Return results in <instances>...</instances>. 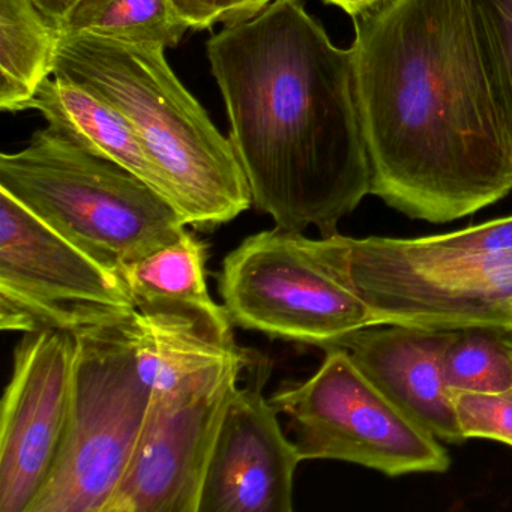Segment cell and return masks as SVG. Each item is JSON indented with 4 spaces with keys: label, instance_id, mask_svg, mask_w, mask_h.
<instances>
[{
    "label": "cell",
    "instance_id": "obj_21",
    "mask_svg": "<svg viewBox=\"0 0 512 512\" xmlns=\"http://www.w3.org/2000/svg\"><path fill=\"white\" fill-rule=\"evenodd\" d=\"M454 401L464 439H488L512 446V389L455 392Z\"/></svg>",
    "mask_w": 512,
    "mask_h": 512
},
{
    "label": "cell",
    "instance_id": "obj_19",
    "mask_svg": "<svg viewBox=\"0 0 512 512\" xmlns=\"http://www.w3.org/2000/svg\"><path fill=\"white\" fill-rule=\"evenodd\" d=\"M443 371L454 394L512 389V353L496 329L457 331L446 349Z\"/></svg>",
    "mask_w": 512,
    "mask_h": 512
},
{
    "label": "cell",
    "instance_id": "obj_23",
    "mask_svg": "<svg viewBox=\"0 0 512 512\" xmlns=\"http://www.w3.org/2000/svg\"><path fill=\"white\" fill-rule=\"evenodd\" d=\"M35 7L40 10V13L46 17L47 22L53 28L61 29L62 22H64L67 14L70 13L71 8L74 7L77 0H32ZM61 34V32H59Z\"/></svg>",
    "mask_w": 512,
    "mask_h": 512
},
{
    "label": "cell",
    "instance_id": "obj_22",
    "mask_svg": "<svg viewBox=\"0 0 512 512\" xmlns=\"http://www.w3.org/2000/svg\"><path fill=\"white\" fill-rule=\"evenodd\" d=\"M179 19L193 31H208L217 23L238 25L259 16L274 0H170Z\"/></svg>",
    "mask_w": 512,
    "mask_h": 512
},
{
    "label": "cell",
    "instance_id": "obj_12",
    "mask_svg": "<svg viewBox=\"0 0 512 512\" xmlns=\"http://www.w3.org/2000/svg\"><path fill=\"white\" fill-rule=\"evenodd\" d=\"M272 362L260 355L248 367L224 413L206 470L199 512H292L293 482L304 461L295 440L266 400Z\"/></svg>",
    "mask_w": 512,
    "mask_h": 512
},
{
    "label": "cell",
    "instance_id": "obj_4",
    "mask_svg": "<svg viewBox=\"0 0 512 512\" xmlns=\"http://www.w3.org/2000/svg\"><path fill=\"white\" fill-rule=\"evenodd\" d=\"M313 247L376 325L512 328V215L425 238L335 233Z\"/></svg>",
    "mask_w": 512,
    "mask_h": 512
},
{
    "label": "cell",
    "instance_id": "obj_9",
    "mask_svg": "<svg viewBox=\"0 0 512 512\" xmlns=\"http://www.w3.org/2000/svg\"><path fill=\"white\" fill-rule=\"evenodd\" d=\"M218 292L233 325L323 350L376 325L320 259L313 239L280 227L248 236L227 254Z\"/></svg>",
    "mask_w": 512,
    "mask_h": 512
},
{
    "label": "cell",
    "instance_id": "obj_25",
    "mask_svg": "<svg viewBox=\"0 0 512 512\" xmlns=\"http://www.w3.org/2000/svg\"><path fill=\"white\" fill-rule=\"evenodd\" d=\"M499 337L502 338L503 343L508 346V349L511 350L512 353V328L509 329H496Z\"/></svg>",
    "mask_w": 512,
    "mask_h": 512
},
{
    "label": "cell",
    "instance_id": "obj_3",
    "mask_svg": "<svg viewBox=\"0 0 512 512\" xmlns=\"http://www.w3.org/2000/svg\"><path fill=\"white\" fill-rule=\"evenodd\" d=\"M161 44L64 35L55 73L112 104L163 173L185 226L212 232L253 206L232 142L179 82Z\"/></svg>",
    "mask_w": 512,
    "mask_h": 512
},
{
    "label": "cell",
    "instance_id": "obj_2",
    "mask_svg": "<svg viewBox=\"0 0 512 512\" xmlns=\"http://www.w3.org/2000/svg\"><path fill=\"white\" fill-rule=\"evenodd\" d=\"M206 53L254 208L287 232L338 233L371 182L350 49L301 0H274Z\"/></svg>",
    "mask_w": 512,
    "mask_h": 512
},
{
    "label": "cell",
    "instance_id": "obj_15",
    "mask_svg": "<svg viewBox=\"0 0 512 512\" xmlns=\"http://www.w3.org/2000/svg\"><path fill=\"white\" fill-rule=\"evenodd\" d=\"M32 109L68 142L130 170L172 203L160 167L112 104L70 80L53 76L38 89Z\"/></svg>",
    "mask_w": 512,
    "mask_h": 512
},
{
    "label": "cell",
    "instance_id": "obj_20",
    "mask_svg": "<svg viewBox=\"0 0 512 512\" xmlns=\"http://www.w3.org/2000/svg\"><path fill=\"white\" fill-rule=\"evenodd\" d=\"M485 61L512 128V0H472Z\"/></svg>",
    "mask_w": 512,
    "mask_h": 512
},
{
    "label": "cell",
    "instance_id": "obj_10",
    "mask_svg": "<svg viewBox=\"0 0 512 512\" xmlns=\"http://www.w3.org/2000/svg\"><path fill=\"white\" fill-rule=\"evenodd\" d=\"M254 362H230L176 388L152 391L133 460L106 512H199L224 413Z\"/></svg>",
    "mask_w": 512,
    "mask_h": 512
},
{
    "label": "cell",
    "instance_id": "obj_24",
    "mask_svg": "<svg viewBox=\"0 0 512 512\" xmlns=\"http://www.w3.org/2000/svg\"><path fill=\"white\" fill-rule=\"evenodd\" d=\"M326 5L341 8L350 17L361 16L374 8L380 7L388 0H323Z\"/></svg>",
    "mask_w": 512,
    "mask_h": 512
},
{
    "label": "cell",
    "instance_id": "obj_14",
    "mask_svg": "<svg viewBox=\"0 0 512 512\" xmlns=\"http://www.w3.org/2000/svg\"><path fill=\"white\" fill-rule=\"evenodd\" d=\"M127 329L140 374L152 391H167L214 368L260 356L238 346L235 335L181 311L137 310Z\"/></svg>",
    "mask_w": 512,
    "mask_h": 512
},
{
    "label": "cell",
    "instance_id": "obj_17",
    "mask_svg": "<svg viewBox=\"0 0 512 512\" xmlns=\"http://www.w3.org/2000/svg\"><path fill=\"white\" fill-rule=\"evenodd\" d=\"M61 34L32 0H0V109L31 110L55 73Z\"/></svg>",
    "mask_w": 512,
    "mask_h": 512
},
{
    "label": "cell",
    "instance_id": "obj_8",
    "mask_svg": "<svg viewBox=\"0 0 512 512\" xmlns=\"http://www.w3.org/2000/svg\"><path fill=\"white\" fill-rule=\"evenodd\" d=\"M121 272L50 229L0 190V328L67 331L112 328L136 313Z\"/></svg>",
    "mask_w": 512,
    "mask_h": 512
},
{
    "label": "cell",
    "instance_id": "obj_18",
    "mask_svg": "<svg viewBox=\"0 0 512 512\" xmlns=\"http://www.w3.org/2000/svg\"><path fill=\"white\" fill-rule=\"evenodd\" d=\"M188 31L170 0H77L62 22L64 35H92L130 44L175 47Z\"/></svg>",
    "mask_w": 512,
    "mask_h": 512
},
{
    "label": "cell",
    "instance_id": "obj_6",
    "mask_svg": "<svg viewBox=\"0 0 512 512\" xmlns=\"http://www.w3.org/2000/svg\"><path fill=\"white\" fill-rule=\"evenodd\" d=\"M127 323L77 337L73 403L58 460L29 512H106L151 404Z\"/></svg>",
    "mask_w": 512,
    "mask_h": 512
},
{
    "label": "cell",
    "instance_id": "obj_7",
    "mask_svg": "<svg viewBox=\"0 0 512 512\" xmlns=\"http://www.w3.org/2000/svg\"><path fill=\"white\" fill-rule=\"evenodd\" d=\"M316 374L269 398L289 416L305 460H337L386 476L445 473L442 443L380 391L343 347H328Z\"/></svg>",
    "mask_w": 512,
    "mask_h": 512
},
{
    "label": "cell",
    "instance_id": "obj_13",
    "mask_svg": "<svg viewBox=\"0 0 512 512\" xmlns=\"http://www.w3.org/2000/svg\"><path fill=\"white\" fill-rule=\"evenodd\" d=\"M455 335L457 331L377 323L352 332L335 346L347 350L362 373L413 421L442 442L458 445L466 439L443 371L446 349Z\"/></svg>",
    "mask_w": 512,
    "mask_h": 512
},
{
    "label": "cell",
    "instance_id": "obj_16",
    "mask_svg": "<svg viewBox=\"0 0 512 512\" xmlns=\"http://www.w3.org/2000/svg\"><path fill=\"white\" fill-rule=\"evenodd\" d=\"M208 245L194 233L137 262L119 269L137 310L181 311L233 335V323L224 305L209 293L206 280Z\"/></svg>",
    "mask_w": 512,
    "mask_h": 512
},
{
    "label": "cell",
    "instance_id": "obj_11",
    "mask_svg": "<svg viewBox=\"0 0 512 512\" xmlns=\"http://www.w3.org/2000/svg\"><path fill=\"white\" fill-rule=\"evenodd\" d=\"M77 337L26 334L0 413V512H29L58 460L73 403Z\"/></svg>",
    "mask_w": 512,
    "mask_h": 512
},
{
    "label": "cell",
    "instance_id": "obj_1",
    "mask_svg": "<svg viewBox=\"0 0 512 512\" xmlns=\"http://www.w3.org/2000/svg\"><path fill=\"white\" fill-rule=\"evenodd\" d=\"M370 194L443 224L512 191V128L472 0H388L352 17Z\"/></svg>",
    "mask_w": 512,
    "mask_h": 512
},
{
    "label": "cell",
    "instance_id": "obj_5",
    "mask_svg": "<svg viewBox=\"0 0 512 512\" xmlns=\"http://www.w3.org/2000/svg\"><path fill=\"white\" fill-rule=\"evenodd\" d=\"M0 190L116 271L187 232L163 194L49 127L22 151L0 155Z\"/></svg>",
    "mask_w": 512,
    "mask_h": 512
}]
</instances>
